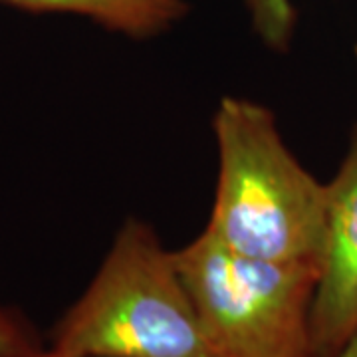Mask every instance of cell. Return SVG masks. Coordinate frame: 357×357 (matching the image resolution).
Here are the masks:
<instances>
[{
  "label": "cell",
  "mask_w": 357,
  "mask_h": 357,
  "mask_svg": "<svg viewBox=\"0 0 357 357\" xmlns=\"http://www.w3.org/2000/svg\"><path fill=\"white\" fill-rule=\"evenodd\" d=\"M38 349V344L24 324L0 307V357L28 356Z\"/></svg>",
  "instance_id": "cell-7"
},
{
  "label": "cell",
  "mask_w": 357,
  "mask_h": 357,
  "mask_svg": "<svg viewBox=\"0 0 357 357\" xmlns=\"http://www.w3.org/2000/svg\"><path fill=\"white\" fill-rule=\"evenodd\" d=\"M50 347L68 357H217L175 256L135 218L117 232Z\"/></svg>",
  "instance_id": "cell-2"
},
{
  "label": "cell",
  "mask_w": 357,
  "mask_h": 357,
  "mask_svg": "<svg viewBox=\"0 0 357 357\" xmlns=\"http://www.w3.org/2000/svg\"><path fill=\"white\" fill-rule=\"evenodd\" d=\"M256 34L268 48L284 52L290 46L296 26L292 0H244Z\"/></svg>",
  "instance_id": "cell-6"
},
{
  "label": "cell",
  "mask_w": 357,
  "mask_h": 357,
  "mask_svg": "<svg viewBox=\"0 0 357 357\" xmlns=\"http://www.w3.org/2000/svg\"><path fill=\"white\" fill-rule=\"evenodd\" d=\"M218 175L206 232L230 250L321 270L326 183L282 139L270 109L225 98L213 119Z\"/></svg>",
  "instance_id": "cell-1"
},
{
  "label": "cell",
  "mask_w": 357,
  "mask_h": 357,
  "mask_svg": "<svg viewBox=\"0 0 357 357\" xmlns=\"http://www.w3.org/2000/svg\"><path fill=\"white\" fill-rule=\"evenodd\" d=\"M330 357H357V332L345 342L344 347H340V349Z\"/></svg>",
  "instance_id": "cell-8"
},
{
  "label": "cell",
  "mask_w": 357,
  "mask_h": 357,
  "mask_svg": "<svg viewBox=\"0 0 357 357\" xmlns=\"http://www.w3.org/2000/svg\"><path fill=\"white\" fill-rule=\"evenodd\" d=\"M173 256L215 356L316 357L318 268L244 256L206 230Z\"/></svg>",
  "instance_id": "cell-3"
},
{
  "label": "cell",
  "mask_w": 357,
  "mask_h": 357,
  "mask_svg": "<svg viewBox=\"0 0 357 357\" xmlns=\"http://www.w3.org/2000/svg\"><path fill=\"white\" fill-rule=\"evenodd\" d=\"M20 357H68L62 356V354H58V351H54V349H38V351H34V354H28V356H20Z\"/></svg>",
  "instance_id": "cell-9"
},
{
  "label": "cell",
  "mask_w": 357,
  "mask_h": 357,
  "mask_svg": "<svg viewBox=\"0 0 357 357\" xmlns=\"http://www.w3.org/2000/svg\"><path fill=\"white\" fill-rule=\"evenodd\" d=\"M326 192V244L312 304L316 357L333 356L357 332V128Z\"/></svg>",
  "instance_id": "cell-4"
},
{
  "label": "cell",
  "mask_w": 357,
  "mask_h": 357,
  "mask_svg": "<svg viewBox=\"0 0 357 357\" xmlns=\"http://www.w3.org/2000/svg\"><path fill=\"white\" fill-rule=\"evenodd\" d=\"M30 13L84 16L129 38H151L167 32L189 13L185 0H2Z\"/></svg>",
  "instance_id": "cell-5"
},
{
  "label": "cell",
  "mask_w": 357,
  "mask_h": 357,
  "mask_svg": "<svg viewBox=\"0 0 357 357\" xmlns=\"http://www.w3.org/2000/svg\"><path fill=\"white\" fill-rule=\"evenodd\" d=\"M354 54H356V62H357V42H356V48H354Z\"/></svg>",
  "instance_id": "cell-10"
}]
</instances>
